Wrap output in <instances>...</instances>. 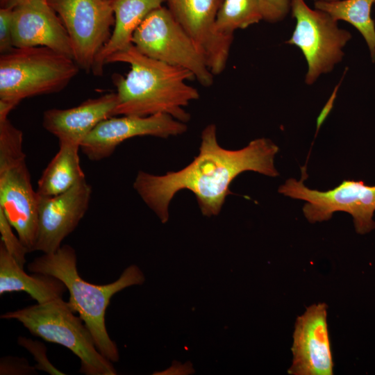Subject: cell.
<instances>
[{
  "mask_svg": "<svg viewBox=\"0 0 375 375\" xmlns=\"http://www.w3.org/2000/svg\"><path fill=\"white\" fill-rule=\"evenodd\" d=\"M278 147L267 138H257L246 147L231 150L221 147L215 124H209L201 133L199 153L186 167L164 175L139 171L133 188L162 223L169 219V206L180 190H188L195 196L201 213L206 217L217 215L228 195L230 185L241 173L252 171L276 177L274 157Z\"/></svg>",
  "mask_w": 375,
  "mask_h": 375,
  "instance_id": "6da1fadb",
  "label": "cell"
},
{
  "mask_svg": "<svg viewBox=\"0 0 375 375\" xmlns=\"http://www.w3.org/2000/svg\"><path fill=\"white\" fill-rule=\"evenodd\" d=\"M117 62L129 64L131 69L126 76H113L118 96L115 116L165 113L185 123L190 120L184 108L199 98L198 90L186 83L194 78L192 72L148 57L133 44L110 56L105 63Z\"/></svg>",
  "mask_w": 375,
  "mask_h": 375,
  "instance_id": "7a4b0ae2",
  "label": "cell"
},
{
  "mask_svg": "<svg viewBox=\"0 0 375 375\" xmlns=\"http://www.w3.org/2000/svg\"><path fill=\"white\" fill-rule=\"evenodd\" d=\"M74 248L65 244L56 251L44 253L28 265L33 273L54 276L61 281L69 292L67 301L74 312L79 315L90 331L98 350L111 362H117V347L106 330L105 315L111 297L123 289L141 285L144 276L136 265L128 267L115 281L106 285H95L83 280L76 266Z\"/></svg>",
  "mask_w": 375,
  "mask_h": 375,
  "instance_id": "3957f363",
  "label": "cell"
},
{
  "mask_svg": "<svg viewBox=\"0 0 375 375\" xmlns=\"http://www.w3.org/2000/svg\"><path fill=\"white\" fill-rule=\"evenodd\" d=\"M80 69L73 58L46 47L14 48L1 54L0 100L17 106L26 98L59 92Z\"/></svg>",
  "mask_w": 375,
  "mask_h": 375,
  "instance_id": "277c9868",
  "label": "cell"
},
{
  "mask_svg": "<svg viewBox=\"0 0 375 375\" xmlns=\"http://www.w3.org/2000/svg\"><path fill=\"white\" fill-rule=\"evenodd\" d=\"M67 301L62 298L38 303L1 315L21 322L31 333L60 344L81 360L80 372L86 375H115L112 362L98 350L93 337Z\"/></svg>",
  "mask_w": 375,
  "mask_h": 375,
  "instance_id": "5b68a950",
  "label": "cell"
},
{
  "mask_svg": "<svg viewBox=\"0 0 375 375\" xmlns=\"http://www.w3.org/2000/svg\"><path fill=\"white\" fill-rule=\"evenodd\" d=\"M23 137L0 138V209L28 252L35 251L38 233V194L22 147Z\"/></svg>",
  "mask_w": 375,
  "mask_h": 375,
  "instance_id": "8992f818",
  "label": "cell"
},
{
  "mask_svg": "<svg viewBox=\"0 0 375 375\" xmlns=\"http://www.w3.org/2000/svg\"><path fill=\"white\" fill-rule=\"evenodd\" d=\"M133 45L144 55L189 70L204 87L213 83L214 74L197 47L162 6L152 10L137 28Z\"/></svg>",
  "mask_w": 375,
  "mask_h": 375,
  "instance_id": "52a82bcc",
  "label": "cell"
},
{
  "mask_svg": "<svg viewBox=\"0 0 375 375\" xmlns=\"http://www.w3.org/2000/svg\"><path fill=\"white\" fill-rule=\"evenodd\" d=\"M288 179L278 192L306 201L303 212L310 223L330 219L335 212H345L353 219L356 231L365 234L375 228V185L362 181L344 180L332 190L319 191L306 187L303 180Z\"/></svg>",
  "mask_w": 375,
  "mask_h": 375,
  "instance_id": "ba28073f",
  "label": "cell"
},
{
  "mask_svg": "<svg viewBox=\"0 0 375 375\" xmlns=\"http://www.w3.org/2000/svg\"><path fill=\"white\" fill-rule=\"evenodd\" d=\"M291 10L296 26L286 43L303 53L308 64L305 82L311 85L342 60L351 34L340 28L329 14L310 8L304 0H291Z\"/></svg>",
  "mask_w": 375,
  "mask_h": 375,
  "instance_id": "9c48e42d",
  "label": "cell"
},
{
  "mask_svg": "<svg viewBox=\"0 0 375 375\" xmlns=\"http://www.w3.org/2000/svg\"><path fill=\"white\" fill-rule=\"evenodd\" d=\"M59 15L69 36L74 60L92 72L95 58L109 40L115 15L112 1L47 0Z\"/></svg>",
  "mask_w": 375,
  "mask_h": 375,
  "instance_id": "30bf717a",
  "label": "cell"
},
{
  "mask_svg": "<svg viewBox=\"0 0 375 375\" xmlns=\"http://www.w3.org/2000/svg\"><path fill=\"white\" fill-rule=\"evenodd\" d=\"M187 125L172 116L158 113L149 116L122 115L103 120L82 142L80 149L92 161L110 157L117 146L135 137L167 138L184 133Z\"/></svg>",
  "mask_w": 375,
  "mask_h": 375,
  "instance_id": "8fae6325",
  "label": "cell"
},
{
  "mask_svg": "<svg viewBox=\"0 0 375 375\" xmlns=\"http://www.w3.org/2000/svg\"><path fill=\"white\" fill-rule=\"evenodd\" d=\"M223 0H165L175 19L193 40L215 75L224 69L233 35H224L216 27Z\"/></svg>",
  "mask_w": 375,
  "mask_h": 375,
  "instance_id": "7c38bea8",
  "label": "cell"
},
{
  "mask_svg": "<svg viewBox=\"0 0 375 375\" xmlns=\"http://www.w3.org/2000/svg\"><path fill=\"white\" fill-rule=\"evenodd\" d=\"M92 189L86 179L53 197L38 194V233L35 251H56L88 211Z\"/></svg>",
  "mask_w": 375,
  "mask_h": 375,
  "instance_id": "4fadbf2b",
  "label": "cell"
},
{
  "mask_svg": "<svg viewBox=\"0 0 375 375\" xmlns=\"http://www.w3.org/2000/svg\"><path fill=\"white\" fill-rule=\"evenodd\" d=\"M292 375H332L333 360L327 324V305L308 307L294 324Z\"/></svg>",
  "mask_w": 375,
  "mask_h": 375,
  "instance_id": "5bb4252c",
  "label": "cell"
},
{
  "mask_svg": "<svg viewBox=\"0 0 375 375\" xmlns=\"http://www.w3.org/2000/svg\"><path fill=\"white\" fill-rule=\"evenodd\" d=\"M12 8L15 48L46 47L74 59L67 31L47 0H23Z\"/></svg>",
  "mask_w": 375,
  "mask_h": 375,
  "instance_id": "9a60e30c",
  "label": "cell"
},
{
  "mask_svg": "<svg viewBox=\"0 0 375 375\" xmlns=\"http://www.w3.org/2000/svg\"><path fill=\"white\" fill-rule=\"evenodd\" d=\"M117 104V92H110L73 108L49 109L43 113L42 126L57 138L59 145L80 147L97 124L115 116Z\"/></svg>",
  "mask_w": 375,
  "mask_h": 375,
  "instance_id": "2e32d148",
  "label": "cell"
},
{
  "mask_svg": "<svg viewBox=\"0 0 375 375\" xmlns=\"http://www.w3.org/2000/svg\"><path fill=\"white\" fill-rule=\"evenodd\" d=\"M165 0H113L114 29L111 35L97 54L92 72L95 76L103 74L106 59L131 45L134 32L153 10L162 6Z\"/></svg>",
  "mask_w": 375,
  "mask_h": 375,
  "instance_id": "e0dca14e",
  "label": "cell"
},
{
  "mask_svg": "<svg viewBox=\"0 0 375 375\" xmlns=\"http://www.w3.org/2000/svg\"><path fill=\"white\" fill-rule=\"evenodd\" d=\"M0 242V295L25 292L38 303L62 298L67 288L57 278L44 274L25 272Z\"/></svg>",
  "mask_w": 375,
  "mask_h": 375,
  "instance_id": "ac0fdd59",
  "label": "cell"
},
{
  "mask_svg": "<svg viewBox=\"0 0 375 375\" xmlns=\"http://www.w3.org/2000/svg\"><path fill=\"white\" fill-rule=\"evenodd\" d=\"M80 147L59 145V150L44 169L38 182L37 194L53 197L64 193L82 181L85 176L81 167Z\"/></svg>",
  "mask_w": 375,
  "mask_h": 375,
  "instance_id": "d6986e66",
  "label": "cell"
},
{
  "mask_svg": "<svg viewBox=\"0 0 375 375\" xmlns=\"http://www.w3.org/2000/svg\"><path fill=\"white\" fill-rule=\"evenodd\" d=\"M375 0H315V8L329 14L336 21H345L354 26L365 39L372 61L375 62V23L371 10Z\"/></svg>",
  "mask_w": 375,
  "mask_h": 375,
  "instance_id": "ffe728a7",
  "label": "cell"
},
{
  "mask_svg": "<svg viewBox=\"0 0 375 375\" xmlns=\"http://www.w3.org/2000/svg\"><path fill=\"white\" fill-rule=\"evenodd\" d=\"M264 20L260 0H223L216 18L219 32L233 35L237 29L246 28Z\"/></svg>",
  "mask_w": 375,
  "mask_h": 375,
  "instance_id": "44dd1931",
  "label": "cell"
},
{
  "mask_svg": "<svg viewBox=\"0 0 375 375\" xmlns=\"http://www.w3.org/2000/svg\"><path fill=\"white\" fill-rule=\"evenodd\" d=\"M3 212L0 209V233L1 243L16 261L24 267L26 262V254L28 253L27 248L22 243L18 235L12 229Z\"/></svg>",
  "mask_w": 375,
  "mask_h": 375,
  "instance_id": "7402d4cb",
  "label": "cell"
},
{
  "mask_svg": "<svg viewBox=\"0 0 375 375\" xmlns=\"http://www.w3.org/2000/svg\"><path fill=\"white\" fill-rule=\"evenodd\" d=\"M19 345L23 346L30 351L37 362L35 367L40 370L45 371L51 374H63L62 372L56 368L48 360L46 355V348L43 344L38 341L20 337L18 339Z\"/></svg>",
  "mask_w": 375,
  "mask_h": 375,
  "instance_id": "603a6c76",
  "label": "cell"
},
{
  "mask_svg": "<svg viewBox=\"0 0 375 375\" xmlns=\"http://www.w3.org/2000/svg\"><path fill=\"white\" fill-rule=\"evenodd\" d=\"M15 47L12 42V8L0 9V52L3 54Z\"/></svg>",
  "mask_w": 375,
  "mask_h": 375,
  "instance_id": "cb8c5ba5",
  "label": "cell"
},
{
  "mask_svg": "<svg viewBox=\"0 0 375 375\" xmlns=\"http://www.w3.org/2000/svg\"><path fill=\"white\" fill-rule=\"evenodd\" d=\"M264 20L276 22L283 19L291 10V0H260Z\"/></svg>",
  "mask_w": 375,
  "mask_h": 375,
  "instance_id": "d4e9b609",
  "label": "cell"
},
{
  "mask_svg": "<svg viewBox=\"0 0 375 375\" xmlns=\"http://www.w3.org/2000/svg\"><path fill=\"white\" fill-rule=\"evenodd\" d=\"M194 372L192 364L190 362H185L184 365L178 362H174L172 367L164 372L160 373H154L153 374H190Z\"/></svg>",
  "mask_w": 375,
  "mask_h": 375,
  "instance_id": "484cf974",
  "label": "cell"
},
{
  "mask_svg": "<svg viewBox=\"0 0 375 375\" xmlns=\"http://www.w3.org/2000/svg\"><path fill=\"white\" fill-rule=\"evenodd\" d=\"M337 88H335V92H333V94L331 97L328 102L326 103V105L325 106V107L324 108L323 110L321 112V113H320V115H319V116L318 117V119H317V129L319 128V126L324 122L325 118L328 115V112H330V110H331V108L333 106V101L335 99V94H336V89H337Z\"/></svg>",
  "mask_w": 375,
  "mask_h": 375,
  "instance_id": "4316f807",
  "label": "cell"
},
{
  "mask_svg": "<svg viewBox=\"0 0 375 375\" xmlns=\"http://www.w3.org/2000/svg\"><path fill=\"white\" fill-rule=\"evenodd\" d=\"M21 1H23V0H9L6 6L12 7L14 5H15L16 3H17L18 2Z\"/></svg>",
  "mask_w": 375,
  "mask_h": 375,
  "instance_id": "83f0119b",
  "label": "cell"
},
{
  "mask_svg": "<svg viewBox=\"0 0 375 375\" xmlns=\"http://www.w3.org/2000/svg\"><path fill=\"white\" fill-rule=\"evenodd\" d=\"M1 4L3 7L6 6L9 0H0Z\"/></svg>",
  "mask_w": 375,
  "mask_h": 375,
  "instance_id": "f1b7e54d",
  "label": "cell"
},
{
  "mask_svg": "<svg viewBox=\"0 0 375 375\" xmlns=\"http://www.w3.org/2000/svg\"><path fill=\"white\" fill-rule=\"evenodd\" d=\"M320 1H337V0H320Z\"/></svg>",
  "mask_w": 375,
  "mask_h": 375,
  "instance_id": "f546056e",
  "label": "cell"
},
{
  "mask_svg": "<svg viewBox=\"0 0 375 375\" xmlns=\"http://www.w3.org/2000/svg\"><path fill=\"white\" fill-rule=\"evenodd\" d=\"M108 1H113V0H108Z\"/></svg>",
  "mask_w": 375,
  "mask_h": 375,
  "instance_id": "4dcf8cb0",
  "label": "cell"
}]
</instances>
